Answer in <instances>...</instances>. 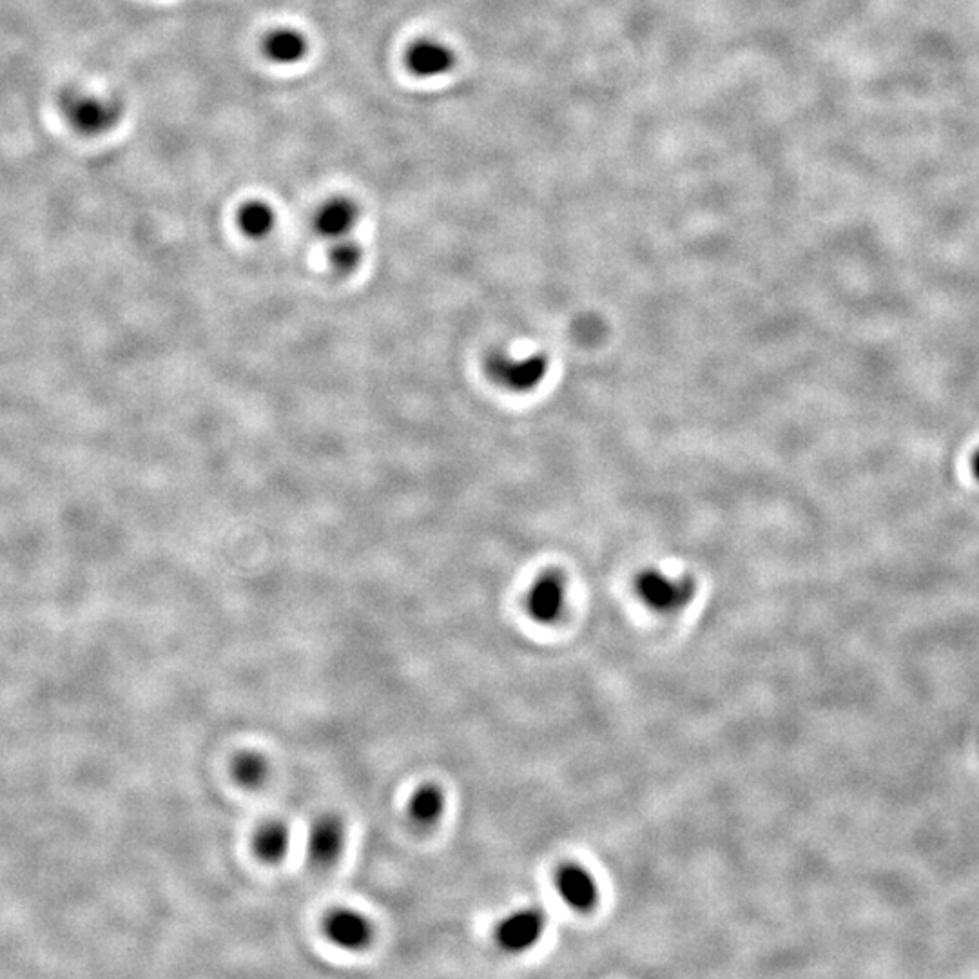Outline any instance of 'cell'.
<instances>
[{"label":"cell","mask_w":979,"mask_h":979,"mask_svg":"<svg viewBox=\"0 0 979 979\" xmlns=\"http://www.w3.org/2000/svg\"><path fill=\"white\" fill-rule=\"evenodd\" d=\"M633 586L640 601L660 613L684 610L697 595V582L691 577H671L653 568L640 572Z\"/></svg>","instance_id":"6da1fadb"},{"label":"cell","mask_w":979,"mask_h":979,"mask_svg":"<svg viewBox=\"0 0 979 979\" xmlns=\"http://www.w3.org/2000/svg\"><path fill=\"white\" fill-rule=\"evenodd\" d=\"M407 68L419 78H436L446 75L456 64L454 51L443 42L421 39L407 49Z\"/></svg>","instance_id":"30bf717a"},{"label":"cell","mask_w":979,"mask_h":979,"mask_svg":"<svg viewBox=\"0 0 979 979\" xmlns=\"http://www.w3.org/2000/svg\"><path fill=\"white\" fill-rule=\"evenodd\" d=\"M972 472H974V475H976V477L979 479V450L976 452V454H974V457H972Z\"/></svg>","instance_id":"e0dca14e"},{"label":"cell","mask_w":979,"mask_h":979,"mask_svg":"<svg viewBox=\"0 0 979 979\" xmlns=\"http://www.w3.org/2000/svg\"><path fill=\"white\" fill-rule=\"evenodd\" d=\"M555 887L563 902L573 911L588 912L599 902V885L588 869L566 863L555 874Z\"/></svg>","instance_id":"8992f818"},{"label":"cell","mask_w":979,"mask_h":979,"mask_svg":"<svg viewBox=\"0 0 979 979\" xmlns=\"http://www.w3.org/2000/svg\"><path fill=\"white\" fill-rule=\"evenodd\" d=\"M329 262L334 271L340 274H350L356 271L363 262V249L358 242L350 238H341L332 243L329 251Z\"/></svg>","instance_id":"2e32d148"},{"label":"cell","mask_w":979,"mask_h":979,"mask_svg":"<svg viewBox=\"0 0 979 979\" xmlns=\"http://www.w3.org/2000/svg\"><path fill=\"white\" fill-rule=\"evenodd\" d=\"M546 914L541 909L512 912L497 923L494 938L505 952H524L535 947L546 931Z\"/></svg>","instance_id":"277c9868"},{"label":"cell","mask_w":979,"mask_h":979,"mask_svg":"<svg viewBox=\"0 0 979 979\" xmlns=\"http://www.w3.org/2000/svg\"><path fill=\"white\" fill-rule=\"evenodd\" d=\"M359 216L361 211L354 200L347 196H334L320 205L312 218V227L321 238L336 242L349 236L350 231L358 225Z\"/></svg>","instance_id":"52a82bcc"},{"label":"cell","mask_w":979,"mask_h":979,"mask_svg":"<svg viewBox=\"0 0 979 979\" xmlns=\"http://www.w3.org/2000/svg\"><path fill=\"white\" fill-rule=\"evenodd\" d=\"M233 776L240 786L260 787L269 776V762L260 753L247 751L234 758Z\"/></svg>","instance_id":"9a60e30c"},{"label":"cell","mask_w":979,"mask_h":979,"mask_svg":"<svg viewBox=\"0 0 979 979\" xmlns=\"http://www.w3.org/2000/svg\"><path fill=\"white\" fill-rule=\"evenodd\" d=\"M486 372L497 385L524 392L537 387L548 374V358L544 354H532L514 358L508 354H494L486 361Z\"/></svg>","instance_id":"3957f363"},{"label":"cell","mask_w":979,"mask_h":979,"mask_svg":"<svg viewBox=\"0 0 979 979\" xmlns=\"http://www.w3.org/2000/svg\"><path fill=\"white\" fill-rule=\"evenodd\" d=\"M60 109L77 133L97 136L117 126L122 109L117 102L88 93L68 91L60 98Z\"/></svg>","instance_id":"7a4b0ae2"},{"label":"cell","mask_w":979,"mask_h":979,"mask_svg":"<svg viewBox=\"0 0 979 979\" xmlns=\"http://www.w3.org/2000/svg\"><path fill=\"white\" fill-rule=\"evenodd\" d=\"M276 211L263 200H251L238 211V227L247 238L263 240L276 227Z\"/></svg>","instance_id":"5bb4252c"},{"label":"cell","mask_w":979,"mask_h":979,"mask_svg":"<svg viewBox=\"0 0 979 979\" xmlns=\"http://www.w3.org/2000/svg\"><path fill=\"white\" fill-rule=\"evenodd\" d=\"M566 588L563 573L557 570L544 572L528 592L526 606L530 617L541 624L559 621L566 608Z\"/></svg>","instance_id":"5b68a950"},{"label":"cell","mask_w":979,"mask_h":979,"mask_svg":"<svg viewBox=\"0 0 979 979\" xmlns=\"http://www.w3.org/2000/svg\"><path fill=\"white\" fill-rule=\"evenodd\" d=\"M325 936L343 950L365 949L372 940V923L361 912L338 909L325 920Z\"/></svg>","instance_id":"9c48e42d"},{"label":"cell","mask_w":979,"mask_h":979,"mask_svg":"<svg viewBox=\"0 0 979 979\" xmlns=\"http://www.w3.org/2000/svg\"><path fill=\"white\" fill-rule=\"evenodd\" d=\"M307 51H309V42L305 39V35L292 28H278L271 31L263 40V53L274 64L291 66L305 59Z\"/></svg>","instance_id":"8fae6325"},{"label":"cell","mask_w":979,"mask_h":979,"mask_svg":"<svg viewBox=\"0 0 979 979\" xmlns=\"http://www.w3.org/2000/svg\"><path fill=\"white\" fill-rule=\"evenodd\" d=\"M445 793L441 787L425 784L417 787L408 800V818L419 827L436 825L445 813Z\"/></svg>","instance_id":"7c38bea8"},{"label":"cell","mask_w":979,"mask_h":979,"mask_svg":"<svg viewBox=\"0 0 979 979\" xmlns=\"http://www.w3.org/2000/svg\"><path fill=\"white\" fill-rule=\"evenodd\" d=\"M253 845L263 862H280L291 849V831L283 822H267L254 834Z\"/></svg>","instance_id":"4fadbf2b"},{"label":"cell","mask_w":979,"mask_h":979,"mask_svg":"<svg viewBox=\"0 0 979 979\" xmlns=\"http://www.w3.org/2000/svg\"><path fill=\"white\" fill-rule=\"evenodd\" d=\"M345 840H347V831L340 818L323 816L312 824L307 836L309 860L318 867H329L340 858Z\"/></svg>","instance_id":"ba28073f"}]
</instances>
